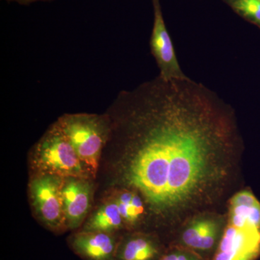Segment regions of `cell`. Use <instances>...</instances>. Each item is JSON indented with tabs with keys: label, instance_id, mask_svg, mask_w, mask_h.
Segmentation results:
<instances>
[{
	"label": "cell",
	"instance_id": "obj_1",
	"mask_svg": "<svg viewBox=\"0 0 260 260\" xmlns=\"http://www.w3.org/2000/svg\"><path fill=\"white\" fill-rule=\"evenodd\" d=\"M110 111L124 133L126 181L158 214L210 203L240 150L232 108L189 78L122 90Z\"/></svg>",
	"mask_w": 260,
	"mask_h": 260
},
{
	"label": "cell",
	"instance_id": "obj_2",
	"mask_svg": "<svg viewBox=\"0 0 260 260\" xmlns=\"http://www.w3.org/2000/svg\"><path fill=\"white\" fill-rule=\"evenodd\" d=\"M57 123L84 165L95 175L103 148L112 134L109 114H64Z\"/></svg>",
	"mask_w": 260,
	"mask_h": 260
},
{
	"label": "cell",
	"instance_id": "obj_3",
	"mask_svg": "<svg viewBox=\"0 0 260 260\" xmlns=\"http://www.w3.org/2000/svg\"><path fill=\"white\" fill-rule=\"evenodd\" d=\"M32 159L43 174L63 179L86 177V167L63 134L57 121L36 145Z\"/></svg>",
	"mask_w": 260,
	"mask_h": 260
},
{
	"label": "cell",
	"instance_id": "obj_4",
	"mask_svg": "<svg viewBox=\"0 0 260 260\" xmlns=\"http://www.w3.org/2000/svg\"><path fill=\"white\" fill-rule=\"evenodd\" d=\"M63 179L42 174L30 184L32 205L38 215L44 223L54 229H59L66 222L63 209Z\"/></svg>",
	"mask_w": 260,
	"mask_h": 260
},
{
	"label": "cell",
	"instance_id": "obj_5",
	"mask_svg": "<svg viewBox=\"0 0 260 260\" xmlns=\"http://www.w3.org/2000/svg\"><path fill=\"white\" fill-rule=\"evenodd\" d=\"M153 7V26L150 38L151 53L159 69L158 76L165 80H183L189 78L181 70L172 40L162 16L159 0H152Z\"/></svg>",
	"mask_w": 260,
	"mask_h": 260
},
{
	"label": "cell",
	"instance_id": "obj_6",
	"mask_svg": "<svg viewBox=\"0 0 260 260\" xmlns=\"http://www.w3.org/2000/svg\"><path fill=\"white\" fill-rule=\"evenodd\" d=\"M259 256V229L229 223L212 260H256Z\"/></svg>",
	"mask_w": 260,
	"mask_h": 260
},
{
	"label": "cell",
	"instance_id": "obj_7",
	"mask_svg": "<svg viewBox=\"0 0 260 260\" xmlns=\"http://www.w3.org/2000/svg\"><path fill=\"white\" fill-rule=\"evenodd\" d=\"M62 187L63 209L66 223L76 229L86 216L91 204L92 188L84 178H67Z\"/></svg>",
	"mask_w": 260,
	"mask_h": 260
},
{
	"label": "cell",
	"instance_id": "obj_8",
	"mask_svg": "<svg viewBox=\"0 0 260 260\" xmlns=\"http://www.w3.org/2000/svg\"><path fill=\"white\" fill-rule=\"evenodd\" d=\"M72 245L78 254L88 260H112L115 255V239L109 233H79L73 237Z\"/></svg>",
	"mask_w": 260,
	"mask_h": 260
},
{
	"label": "cell",
	"instance_id": "obj_9",
	"mask_svg": "<svg viewBox=\"0 0 260 260\" xmlns=\"http://www.w3.org/2000/svg\"><path fill=\"white\" fill-rule=\"evenodd\" d=\"M219 233L220 224L218 220L210 218L196 219L183 232L182 246L195 251L210 250L215 246Z\"/></svg>",
	"mask_w": 260,
	"mask_h": 260
},
{
	"label": "cell",
	"instance_id": "obj_10",
	"mask_svg": "<svg viewBox=\"0 0 260 260\" xmlns=\"http://www.w3.org/2000/svg\"><path fill=\"white\" fill-rule=\"evenodd\" d=\"M116 201L105 203L93 214L87 224V231L110 233L121 228L123 223Z\"/></svg>",
	"mask_w": 260,
	"mask_h": 260
},
{
	"label": "cell",
	"instance_id": "obj_11",
	"mask_svg": "<svg viewBox=\"0 0 260 260\" xmlns=\"http://www.w3.org/2000/svg\"><path fill=\"white\" fill-rule=\"evenodd\" d=\"M156 243L146 237L131 238L121 249V260H154L158 255Z\"/></svg>",
	"mask_w": 260,
	"mask_h": 260
},
{
	"label": "cell",
	"instance_id": "obj_12",
	"mask_svg": "<svg viewBox=\"0 0 260 260\" xmlns=\"http://www.w3.org/2000/svg\"><path fill=\"white\" fill-rule=\"evenodd\" d=\"M229 224L238 228L253 227L260 230V203L230 207Z\"/></svg>",
	"mask_w": 260,
	"mask_h": 260
},
{
	"label": "cell",
	"instance_id": "obj_13",
	"mask_svg": "<svg viewBox=\"0 0 260 260\" xmlns=\"http://www.w3.org/2000/svg\"><path fill=\"white\" fill-rule=\"evenodd\" d=\"M115 201L119 207L123 221L125 223H135L144 212L143 201L136 193L129 191L121 193Z\"/></svg>",
	"mask_w": 260,
	"mask_h": 260
},
{
	"label": "cell",
	"instance_id": "obj_14",
	"mask_svg": "<svg viewBox=\"0 0 260 260\" xmlns=\"http://www.w3.org/2000/svg\"><path fill=\"white\" fill-rule=\"evenodd\" d=\"M237 14L260 28V0H222Z\"/></svg>",
	"mask_w": 260,
	"mask_h": 260
},
{
	"label": "cell",
	"instance_id": "obj_15",
	"mask_svg": "<svg viewBox=\"0 0 260 260\" xmlns=\"http://www.w3.org/2000/svg\"><path fill=\"white\" fill-rule=\"evenodd\" d=\"M159 260H205L197 251L184 246L172 248Z\"/></svg>",
	"mask_w": 260,
	"mask_h": 260
},
{
	"label": "cell",
	"instance_id": "obj_16",
	"mask_svg": "<svg viewBox=\"0 0 260 260\" xmlns=\"http://www.w3.org/2000/svg\"><path fill=\"white\" fill-rule=\"evenodd\" d=\"M259 203L250 191H242L234 195L230 200V207L237 205H250Z\"/></svg>",
	"mask_w": 260,
	"mask_h": 260
},
{
	"label": "cell",
	"instance_id": "obj_17",
	"mask_svg": "<svg viewBox=\"0 0 260 260\" xmlns=\"http://www.w3.org/2000/svg\"><path fill=\"white\" fill-rule=\"evenodd\" d=\"M8 2H15V3H18V4L20 5H29L30 3H36V2L39 1H44V2H48V1H52V0H6Z\"/></svg>",
	"mask_w": 260,
	"mask_h": 260
}]
</instances>
